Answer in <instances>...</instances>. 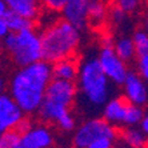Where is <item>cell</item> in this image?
<instances>
[{
    "mask_svg": "<svg viewBox=\"0 0 148 148\" xmlns=\"http://www.w3.org/2000/svg\"><path fill=\"white\" fill-rule=\"evenodd\" d=\"M7 10L25 17L28 20H38L41 15L40 0H4Z\"/></svg>",
    "mask_w": 148,
    "mask_h": 148,
    "instance_id": "cell-13",
    "label": "cell"
},
{
    "mask_svg": "<svg viewBox=\"0 0 148 148\" xmlns=\"http://www.w3.org/2000/svg\"><path fill=\"white\" fill-rule=\"evenodd\" d=\"M117 138H120L124 145L131 148H145L147 147V134L136 127H124L119 134Z\"/></svg>",
    "mask_w": 148,
    "mask_h": 148,
    "instance_id": "cell-15",
    "label": "cell"
},
{
    "mask_svg": "<svg viewBox=\"0 0 148 148\" xmlns=\"http://www.w3.org/2000/svg\"><path fill=\"white\" fill-rule=\"evenodd\" d=\"M115 140L110 138H100L97 140L92 141L91 144H88L86 148H114Z\"/></svg>",
    "mask_w": 148,
    "mask_h": 148,
    "instance_id": "cell-26",
    "label": "cell"
},
{
    "mask_svg": "<svg viewBox=\"0 0 148 148\" xmlns=\"http://www.w3.org/2000/svg\"><path fill=\"white\" fill-rule=\"evenodd\" d=\"M8 34H11V32H10V28H8L7 21H5V19L3 16H0V40H3Z\"/></svg>",
    "mask_w": 148,
    "mask_h": 148,
    "instance_id": "cell-27",
    "label": "cell"
},
{
    "mask_svg": "<svg viewBox=\"0 0 148 148\" xmlns=\"http://www.w3.org/2000/svg\"><path fill=\"white\" fill-rule=\"evenodd\" d=\"M135 66L136 69L135 72L138 73L140 77H143L144 80L148 79V55H143V56H136L135 58Z\"/></svg>",
    "mask_w": 148,
    "mask_h": 148,
    "instance_id": "cell-24",
    "label": "cell"
},
{
    "mask_svg": "<svg viewBox=\"0 0 148 148\" xmlns=\"http://www.w3.org/2000/svg\"><path fill=\"white\" fill-rule=\"evenodd\" d=\"M143 0H114V4L124 12H127L128 15L134 14L135 11H138L139 7L141 5Z\"/></svg>",
    "mask_w": 148,
    "mask_h": 148,
    "instance_id": "cell-23",
    "label": "cell"
},
{
    "mask_svg": "<svg viewBox=\"0 0 148 148\" xmlns=\"http://www.w3.org/2000/svg\"><path fill=\"white\" fill-rule=\"evenodd\" d=\"M136 56L148 55V34L145 29H136L131 36Z\"/></svg>",
    "mask_w": 148,
    "mask_h": 148,
    "instance_id": "cell-21",
    "label": "cell"
},
{
    "mask_svg": "<svg viewBox=\"0 0 148 148\" xmlns=\"http://www.w3.org/2000/svg\"><path fill=\"white\" fill-rule=\"evenodd\" d=\"M138 127L140 128L144 134H147L148 132V117H147V115H144V117H143V119L140 120V123L138 124Z\"/></svg>",
    "mask_w": 148,
    "mask_h": 148,
    "instance_id": "cell-28",
    "label": "cell"
},
{
    "mask_svg": "<svg viewBox=\"0 0 148 148\" xmlns=\"http://www.w3.org/2000/svg\"><path fill=\"white\" fill-rule=\"evenodd\" d=\"M107 20H110L111 24H114L116 28L123 29L130 23V15L127 12H124L123 10H120L119 7H116L115 4H112V7L108 8Z\"/></svg>",
    "mask_w": 148,
    "mask_h": 148,
    "instance_id": "cell-20",
    "label": "cell"
},
{
    "mask_svg": "<svg viewBox=\"0 0 148 148\" xmlns=\"http://www.w3.org/2000/svg\"><path fill=\"white\" fill-rule=\"evenodd\" d=\"M21 143L25 148H52L53 134L45 124H31L20 132Z\"/></svg>",
    "mask_w": 148,
    "mask_h": 148,
    "instance_id": "cell-9",
    "label": "cell"
},
{
    "mask_svg": "<svg viewBox=\"0 0 148 148\" xmlns=\"http://www.w3.org/2000/svg\"><path fill=\"white\" fill-rule=\"evenodd\" d=\"M77 90L92 107H103L110 99V80L103 73L96 58H90L79 64Z\"/></svg>",
    "mask_w": 148,
    "mask_h": 148,
    "instance_id": "cell-3",
    "label": "cell"
},
{
    "mask_svg": "<svg viewBox=\"0 0 148 148\" xmlns=\"http://www.w3.org/2000/svg\"><path fill=\"white\" fill-rule=\"evenodd\" d=\"M0 148H4V147H3V145H1V144H0Z\"/></svg>",
    "mask_w": 148,
    "mask_h": 148,
    "instance_id": "cell-33",
    "label": "cell"
},
{
    "mask_svg": "<svg viewBox=\"0 0 148 148\" xmlns=\"http://www.w3.org/2000/svg\"><path fill=\"white\" fill-rule=\"evenodd\" d=\"M123 90H124V99L128 103L140 106L143 107L147 103V83L143 77L138 75L135 71H128L127 76L123 82Z\"/></svg>",
    "mask_w": 148,
    "mask_h": 148,
    "instance_id": "cell-10",
    "label": "cell"
},
{
    "mask_svg": "<svg viewBox=\"0 0 148 148\" xmlns=\"http://www.w3.org/2000/svg\"><path fill=\"white\" fill-rule=\"evenodd\" d=\"M0 144L4 148H25L21 143L20 132L17 130L8 131L5 134L0 135Z\"/></svg>",
    "mask_w": 148,
    "mask_h": 148,
    "instance_id": "cell-22",
    "label": "cell"
},
{
    "mask_svg": "<svg viewBox=\"0 0 148 148\" xmlns=\"http://www.w3.org/2000/svg\"><path fill=\"white\" fill-rule=\"evenodd\" d=\"M76 96H77V87L75 82L51 79V82L45 88L43 100L60 106V107L71 108Z\"/></svg>",
    "mask_w": 148,
    "mask_h": 148,
    "instance_id": "cell-7",
    "label": "cell"
},
{
    "mask_svg": "<svg viewBox=\"0 0 148 148\" xmlns=\"http://www.w3.org/2000/svg\"><path fill=\"white\" fill-rule=\"evenodd\" d=\"M24 119L25 114L10 96V93H0V135L17 130Z\"/></svg>",
    "mask_w": 148,
    "mask_h": 148,
    "instance_id": "cell-8",
    "label": "cell"
},
{
    "mask_svg": "<svg viewBox=\"0 0 148 148\" xmlns=\"http://www.w3.org/2000/svg\"><path fill=\"white\" fill-rule=\"evenodd\" d=\"M41 56L49 64L73 58L82 41V31L63 19H55L40 34Z\"/></svg>",
    "mask_w": 148,
    "mask_h": 148,
    "instance_id": "cell-2",
    "label": "cell"
},
{
    "mask_svg": "<svg viewBox=\"0 0 148 148\" xmlns=\"http://www.w3.org/2000/svg\"><path fill=\"white\" fill-rule=\"evenodd\" d=\"M51 73H52V79L75 82L76 77H77V73H79V62H77L76 56L52 63Z\"/></svg>",
    "mask_w": 148,
    "mask_h": 148,
    "instance_id": "cell-14",
    "label": "cell"
},
{
    "mask_svg": "<svg viewBox=\"0 0 148 148\" xmlns=\"http://www.w3.org/2000/svg\"><path fill=\"white\" fill-rule=\"evenodd\" d=\"M112 48H114L115 53L127 64L130 62H134L136 58V52H135L134 41H132L131 36L121 35L117 39H115L112 41Z\"/></svg>",
    "mask_w": 148,
    "mask_h": 148,
    "instance_id": "cell-17",
    "label": "cell"
},
{
    "mask_svg": "<svg viewBox=\"0 0 148 148\" xmlns=\"http://www.w3.org/2000/svg\"><path fill=\"white\" fill-rule=\"evenodd\" d=\"M128 101L123 96L108 99L103 106V119L114 127L123 125V119L125 114Z\"/></svg>",
    "mask_w": 148,
    "mask_h": 148,
    "instance_id": "cell-12",
    "label": "cell"
},
{
    "mask_svg": "<svg viewBox=\"0 0 148 148\" xmlns=\"http://www.w3.org/2000/svg\"><path fill=\"white\" fill-rule=\"evenodd\" d=\"M123 148H131V147H127V145H124V147Z\"/></svg>",
    "mask_w": 148,
    "mask_h": 148,
    "instance_id": "cell-32",
    "label": "cell"
},
{
    "mask_svg": "<svg viewBox=\"0 0 148 148\" xmlns=\"http://www.w3.org/2000/svg\"><path fill=\"white\" fill-rule=\"evenodd\" d=\"M108 4L104 0H88V25L100 27L107 21Z\"/></svg>",
    "mask_w": 148,
    "mask_h": 148,
    "instance_id": "cell-16",
    "label": "cell"
},
{
    "mask_svg": "<svg viewBox=\"0 0 148 148\" xmlns=\"http://www.w3.org/2000/svg\"><path fill=\"white\" fill-rule=\"evenodd\" d=\"M117 134V128L107 123L103 117H92L73 130L72 145L73 148H86L88 144L100 138H110L116 140Z\"/></svg>",
    "mask_w": 148,
    "mask_h": 148,
    "instance_id": "cell-5",
    "label": "cell"
},
{
    "mask_svg": "<svg viewBox=\"0 0 148 148\" xmlns=\"http://www.w3.org/2000/svg\"><path fill=\"white\" fill-rule=\"evenodd\" d=\"M1 48H3V45H1V40H0V51H1Z\"/></svg>",
    "mask_w": 148,
    "mask_h": 148,
    "instance_id": "cell-31",
    "label": "cell"
},
{
    "mask_svg": "<svg viewBox=\"0 0 148 148\" xmlns=\"http://www.w3.org/2000/svg\"><path fill=\"white\" fill-rule=\"evenodd\" d=\"M51 79V64L44 60L19 67L8 84L10 96L24 114H35L44 99L45 88Z\"/></svg>",
    "mask_w": 148,
    "mask_h": 148,
    "instance_id": "cell-1",
    "label": "cell"
},
{
    "mask_svg": "<svg viewBox=\"0 0 148 148\" xmlns=\"http://www.w3.org/2000/svg\"><path fill=\"white\" fill-rule=\"evenodd\" d=\"M88 0H67L63 10L60 11L62 19L83 31L88 27Z\"/></svg>",
    "mask_w": 148,
    "mask_h": 148,
    "instance_id": "cell-11",
    "label": "cell"
},
{
    "mask_svg": "<svg viewBox=\"0 0 148 148\" xmlns=\"http://www.w3.org/2000/svg\"><path fill=\"white\" fill-rule=\"evenodd\" d=\"M66 3L67 0H40L41 7H44L49 12H56V14H60Z\"/></svg>",
    "mask_w": 148,
    "mask_h": 148,
    "instance_id": "cell-25",
    "label": "cell"
},
{
    "mask_svg": "<svg viewBox=\"0 0 148 148\" xmlns=\"http://www.w3.org/2000/svg\"><path fill=\"white\" fill-rule=\"evenodd\" d=\"M1 45L12 63L17 67H24L43 60L40 34H38L35 28L11 32L1 40Z\"/></svg>",
    "mask_w": 148,
    "mask_h": 148,
    "instance_id": "cell-4",
    "label": "cell"
},
{
    "mask_svg": "<svg viewBox=\"0 0 148 148\" xmlns=\"http://www.w3.org/2000/svg\"><path fill=\"white\" fill-rule=\"evenodd\" d=\"M4 90H5V80L1 75H0V93H3Z\"/></svg>",
    "mask_w": 148,
    "mask_h": 148,
    "instance_id": "cell-30",
    "label": "cell"
},
{
    "mask_svg": "<svg viewBox=\"0 0 148 148\" xmlns=\"http://www.w3.org/2000/svg\"><path fill=\"white\" fill-rule=\"evenodd\" d=\"M5 11H7V5L4 3V0H0V16H3L5 14Z\"/></svg>",
    "mask_w": 148,
    "mask_h": 148,
    "instance_id": "cell-29",
    "label": "cell"
},
{
    "mask_svg": "<svg viewBox=\"0 0 148 148\" xmlns=\"http://www.w3.org/2000/svg\"><path fill=\"white\" fill-rule=\"evenodd\" d=\"M144 108L140 106L128 103L125 108V114L123 119V127H136L140 120L144 117Z\"/></svg>",
    "mask_w": 148,
    "mask_h": 148,
    "instance_id": "cell-19",
    "label": "cell"
},
{
    "mask_svg": "<svg viewBox=\"0 0 148 148\" xmlns=\"http://www.w3.org/2000/svg\"><path fill=\"white\" fill-rule=\"evenodd\" d=\"M96 59L103 73L107 76V79L111 83L117 84V86L123 84L130 68H128L127 63L123 62L115 53L114 48H112V39L110 36H106L103 39L101 48H100V52Z\"/></svg>",
    "mask_w": 148,
    "mask_h": 148,
    "instance_id": "cell-6",
    "label": "cell"
},
{
    "mask_svg": "<svg viewBox=\"0 0 148 148\" xmlns=\"http://www.w3.org/2000/svg\"><path fill=\"white\" fill-rule=\"evenodd\" d=\"M3 17L5 19L10 28V32H20L23 29H28V28H34L35 27V21L28 20L25 17L20 16L17 14H14L11 11H5V14L3 15Z\"/></svg>",
    "mask_w": 148,
    "mask_h": 148,
    "instance_id": "cell-18",
    "label": "cell"
}]
</instances>
